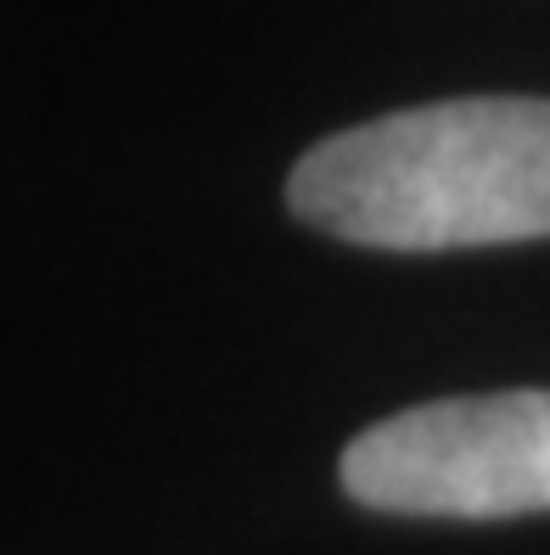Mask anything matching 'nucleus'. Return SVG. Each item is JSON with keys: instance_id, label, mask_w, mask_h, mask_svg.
I'll list each match as a JSON object with an SVG mask.
<instances>
[{"instance_id": "obj_2", "label": "nucleus", "mask_w": 550, "mask_h": 555, "mask_svg": "<svg viewBox=\"0 0 550 555\" xmlns=\"http://www.w3.org/2000/svg\"><path fill=\"white\" fill-rule=\"evenodd\" d=\"M343 488L394 516L550 511V393H483L399 410L348 443Z\"/></svg>"}, {"instance_id": "obj_1", "label": "nucleus", "mask_w": 550, "mask_h": 555, "mask_svg": "<svg viewBox=\"0 0 550 555\" xmlns=\"http://www.w3.org/2000/svg\"><path fill=\"white\" fill-rule=\"evenodd\" d=\"M286 203L343 242L394 253L550 236V102L461 95L337 129L298 157Z\"/></svg>"}]
</instances>
